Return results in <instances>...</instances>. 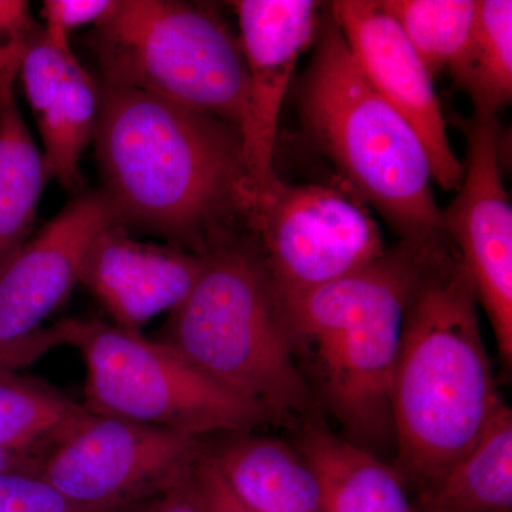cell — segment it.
<instances>
[{
	"mask_svg": "<svg viewBox=\"0 0 512 512\" xmlns=\"http://www.w3.org/2000/svg\"><path fill=\"white\" fill-rule=\"evenodd\" d=\"M99 89L101 190L124 228L204 255L245 227L256 194L237 127L140 90Z\"/></svg>",
	"mask_w": 512,
	"mask_h": 512,
	"instance_id": "6da1fadb",
	"label": "cell"
},
{
	"mask_svg": "<svg viewBox=\"0 0 512 512\" xmlns=\"http://www.w3.org/2000/svg\"><path fill=\"white\" fill-rule=\"evenodd\" d=\"M503 404L476 291L456 249L441 239L410 299L394 369L399 476L426 490L473 447Z\"/></svg>",
	"mask_w": 512,
	"mask_h": 512,
	"instance_id": "7a4b0ae2",
	"label": "cell"
},
{
	"mask_svg": "<svg viewBox=\"0 0 512 512\" xmlns=\"http://www.w3.org/2000/svg\"><path fill=\"white\" fill-rule=\"evenodd\" d=\"M441 239L402 241L355 274L281 299L309 386L312 380L348 440L366 450L393 440L390 399L404 320Z\"/></svg>",
	"mask_w": 512,
	"mask_h": 512,
	"instance_id": "3957f363",
	"label": "cell"
},
{
	"mask_svg": "<svg viewBox=\"0 0 512 512\" xmlns=\"http://www.w3.org/2000/svg\"><path fill=\"white\" fill-rule=\"evenodd\" d=\"M170 313L158 340L228 392L274 421L312 409L284 305L251 235L212 245L191 292Z\"/></svg>",
	"mask_w": 512,
	"mask_h": 512,
	"instance_id": "277c9868",
	"label": "cell"
},
{
	"mask_svg": "<svg viewBox=\"0 0 512 512\" xmlns=\"http://www.w3.org/2000/svg\"><path fill=\"white\" fill-rule=\"evenodd\" d=\"M299 87L309 134L348 190L409 242L446 237L431 165L414 128L367 82L338 23L322 19Z\"/></svg>",
	"mask_w": 512,
	"mask_h": 512,
	"instance_id": "5b68a950",
	"label": "cell"
},
{
	"mask_svg": "<svg viewBox=\"0 0 512 512\" xmlns=\"http://www.w3.org/2000/svg\"><path fill=\"white\" fill-rule=\"evenodd\" d=\"M83 40L101 83L153 94L239 130L247 97L244 55L211 5L117 0Z\"/></svg>",
	"mask_w": 512,
	"mask_h": 512,
	"instance_id": "8992f818",
	"label": "cell"
},
{
	"mask_svg": "<svg viewBox=\"0 0 512 512\" xmlns=\"http://www.w3.org/2000/svg\"><path fill=\"white\" fill-rule=\"evenodd\" d=\"M64 345L87 367L93 412L204 439L251 433L274 420L195 369L177 350L99 319H63Z\"/></svg>",
	"mask_w": 512,
	"mask_h": 512,
	"instance_id": "52a82bcc",
	"label": "cell"
},
{
	"mask_svg": "<svg viewBox=\"0 0 512 512\" xmlns=\"http://www.w3.org/2000/svg\"><path fill=\"white\" fill-rule=\"evenodd\" d=\"M245 228L281 299L355 274L387 249L369 208L332 185L279 178L255 198Z\"/></svg>",
	"mask_w": 512,
	"mask_h": 512,
	"instance_id": "ba28073f",
	"label": "cell"
},
{
	"mask_svg": "<svg viewBox=\"0 0 512 512\" xmlns=\"http://www.w3.org/2000/svg\"><path fill=\"white\" fill-rule=\"evenodd\" d=\"M207 448L198 437L87 407L37 476L76 503L120 511L187 483Z\"/></svg>",
	"mask_w": 512,
	"mask_h": 512,
	"instance_id": "9c48e42d",
	"label": "cell"
},
{
	"mask_svg": "<svg viewBox=\"0 0 512 512\" xmlns=\"http://www.w3.org/2000/svg\"><path fill=\"white\" fill-rule=\"evenodd\" d=\"M121 225L101 190L82 191L0 265V372H15L64 345L59 323L40 329L76 284L90 242Z\"/></svg>",
	"mask_w": 512,
	"mask_h": 512,
	"instance_id": "30bf717a",
	"label": "cell"
},
{
	"mask_svg": "<svg viewBox=\"0 0 512 512\" xmlns=\"http://www.w3.org/2000/svg\"><path fill=\"white\" fill-rule=\"evenodd\" d=\"M467 158L456 198L441 227L460 251L477 301L490 319L498 352L512 362V208L500 168L497 116L473 114L464 127Z\"/></svg>",
	"mask_w": 512,
	"mask_h": 512,
	"instance_id": "8fae6325",
	"label": "cell"
},
{
	"mask_svg": "<svg viewBox=\"0 0 512 512\" xmlns=\"http://www.w3.org/2000/svg\"><path fill=\"white\" fill-rule=\"evenodd\" d=\"M232 6L247 69L239 134L249 181L258 197L279 180L274 158L282 106L299 59L319 35L322 3L238 0Z\"/></svg>",
	"mask_w": 512,
	"mask_h": 512,
	"instance_id": "7c38bea8",
	"label": "cell"
},
{
	"mask_svg": "<svg viewBox=\"0 0 512 512\" xmlns=\"http://www.w3.org/2000/svg\"><path fill=\"white\" fill-rule=\"evenodd\" d=\"M329 9L367 82L420 137L433 181L443 190H458L464 165L448 140L433 77L402 29L375 0H336Z\"/></svg>",
	"mask_w": 512,
	"mask_h": 512,
	"instance_id": "4fadbf2b",
	"label": "cell"
},
{
	"mask_svg": "<svg viewBox=\"0 0 512 512\" xmlns=\"http://www.w3.org/2000/svg\"><path fill=\"white\" fill-rule=\"evenodd\" d=\"M201 268L202 255L137 241L123 225H113L87 247L79 284L96 296L114 325L140 332L148 320L187 298Z\"/></svg>",
	"mask_w": 512,
	"mask_h": 512,
	"instance_id": "5bb4252c",
	"label": "cell"
},
{
	"mask_svg": "<svg viewBox=\"0 0 512 512\" xmlns=\"http://www.w3.org/2000/svg\"><path fill=\"white\" fill-rule=\"evenodd\" d=\"M232 493L254 512H326L311 464L284 441L249 433L208 446Z\"/></svg>",
	"mask_w": 512,
	"mask_h": 512,
	"instance_id": "9a60e30c",
	"label": "cell"
},
{
	"mask_svg": "<svg viewBox=\"0 0 512 512\" xmlns=\"http://www.w3.org/2000/svg\"><path fill=\"white\" fill-rule=\"evenodd\" d=\"M299 451L319 478L326 512H413L396 468L372 451L313 423Z\"/></svg>",
	"mask_w": 512,
	"mask_h": 512,
	"instance_id": "2e32d148",
	"label": "cell"
},
{
	"mask_svg": "<svg viewBox=\"0 0 512 512\" xmlns=\"http://www.w3.org/2000/svg\"><path fill=\"white\" fill-rule=\"evenodd\" d=\"M420 512H512V413L507 404L473 447L421 491Z\"/></svg>",
	"mask_w": 512,
	"mask_h": 512,
	"instance_id": "e0dca14e",
	"label": "cell"
},
{
	"mask_svg": "<svg viewBox=\"0 0 512 512\" xmlns=\"http://www.w3.org/2000/svg\"><path fill=\"white\" fill-rule=\"evenodd\" d=\"M19 70L0 72V265L25 242L47 178L16 99Z\"/></svg>",
	"mask_w": 512,
	"mask_h": 512,
	"instance_id": "ac0fdd59",
	"label": "cell"
},
{
	"mask_svg": "<svg viewBox=\"0 0 512 512\" xmlns=\"http://www.w3.org/2000/svg\"><path fill=\"white\" fill-rule=\"evenodd\" d=\"M473 101L474 114L497 116L512 100V2L477 0L476 25L448 69Z\"/></svg>",
	"mask_w": 512,
	"mask_h": 512,
	"instance_id": "d6986e66",
	"label": "cell"
},
{
	"mask_svg": "<svg viewBox=\"0 0 512 512\" xmlns=\"http://www.w3.org/2000/svg\"><path fill=\"white\" fill-rule=\"evenodd\" d=\"M99 82L77 59L55 103L36 121L42 136L47 180L55 178L66 190L82 192L79 165L92 143L99 117Z\"/></svg>",
	"mask_w": 512,
	"mask_h": 512,
	"instance_id": "ffe728a7",
	"label": "cell"
},
{
	"mask_svg": "<svg viewBox=\"0 0 512 512\" xmlns=\"http://www.w3.org/2000/svg\"><path fill=\"white\" fill-rule=\"evenodd\" d=\"M86 412L49 384L0 372V450L49 454Z\"/></svg>",
	"mask_w": 512,
	"mask_h": 512,
	"instance_id": "44dd1931",
	"label": "cell"
},
{
	"mask_svg": "<svg viewBox=\"0 0 512 512\" xmlns=\"http://www.w3.org/2000/svg\"><path fill=\"white\" fill-rule=\"evenodd\" d=\"M431 77L450 69L476 25L477 0H379Z\"/></svg>",
	"mask_w": 512,
	"mask_h": 512,
	"instance_id": "7402d4cb",
	"label": "cell"
},
{
	"mask_svg": "<svg viewBox=\"0 0 512 512\" xmlns=\"http://www.w3.org/2000/svg\"><path fill=\"white\" fill-rule=\"evenodd\" d=\"M77 57L70 43H57L37 26L20 59L19 73L36 121L55 103Z\"/></svg>",
	"mask_w": 512,
	"mask_h": 512,
	"instance_id": "603a6c76",
	"label": "cell"
},
{
	"mask_svg": "<svg viewBox=\"0 0 512 512\" xmlns=\"http://www.w3.org/2000/svg\"><path fill=\"white\" fill-rule=\"evenodd\" d=\"M120 511L97 510V508L76 503L36 474H0V512Z\"/></svg>",
	"mask_w": 512,
	"mask_h": 512,
	"instance_id": "cb8c5ba5",
	"label": "cell"
},
{
	"mask_svg": "<svg viewBox=\"0 0 512 512\" xmlns=\"http://www.w3.org/2000/svg\"><path fill=\"white\" fill-rule=\"evenodd\" d=\"M117 0H46L42 15L47 35L57 43H69L72 30L97 25L116 6Z\"/></svg>",
	"mask_w": 512,
	"mask_h": 512,
	"instance_id": "d4e9b609",
	"label": "cell"
},
{
	"mask_svg": "<svg viewBox=\"0 0 512 512\" xmlns=\"http://www.w3.org/2000/svg\"><path fill=\"white\" fill-rule=\"evenodd\" d=\"M37 26L28 2L0 0V72L19 70L23 50Z\"/></svg>",
	"mask_w": 512,
	"mask_h": 512,
	"instance_id": "484cf974",
	"label": "cell"
},
{
	"mask_svg": "<svg viewBox=\"0 0 512 512\" xmlns=\"http://www.w3.org/2000/svg\"><path fill=\"white\" fill-rule=\"evenodd\" d=\"M194 484L205 512H254L238 500L207 453L194 471Z\"/></svg>",
	"mask_w": 512,
	"mask_h": 512,
	"instance_id": "4316f807",
	"label": "cell"
},
{
	"mask_svg": "<svg viewBox=\"0 0 512 512\" xmlns=\"http://www.w3.org/2000/svg\"><path fill=\"white\" fill-rule=\"evenodd\" d=\"M120 512H205L204 505L194 484V474L187 483L171 488L165 493L148 498L143 503L131 505Z\"/></svg>",
	"mask_w": 512,
	"mask_h": 512,
	"instance_id": "83f0119b",
	"label": "cell"
},
{
	"mask_svg": "<svg viewBox=\"0 0 512 512\" xmlns=\"http://www.w3.org/2000/svg\"><path fill=\"white\" fill-rule=\"evenodd\" d=\"M47 454L39 451L0 450V474L39 473Z\"/></svg>",
	"mask_w": 512,
	"mask_h": 512,
	"instance_id": "f1b7e54d",
	"label": "cell"
}]
</instances>
